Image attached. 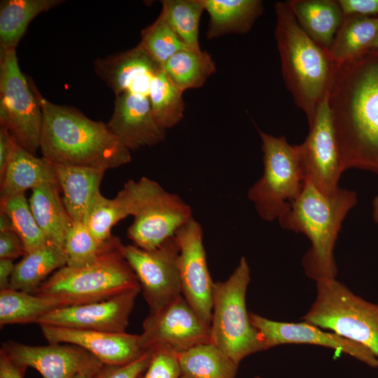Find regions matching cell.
<instances>
[{"label":"cell","instance_id":"43","mask_svg":"<svg viewBox=\"0 0 378 378\" xmlns=\"http://www.w3.org/2000/svg\"><path fill=\"white\" fill-rule=\"evenodd\" d=\"M26 369L0 351V378H24Z\"/></svg>","mask_w":378,"mask_h":378},{"label":"cell","instance_id":"51","mask_svg":"<svg viewBox=\"0 0 378 378\" xmlns=\"http://www.w3.org/2000/svg\"><path fill=\"white\" fill-rule=\"evenodd\" d=\"M378 378V377H377Z\"/></svg>","mask_w":378,"mask_h":378},{"label":"cell","instance_id":"13","mask_svg":"<svg viewBox=\"0 0 378 378\" xmlns=\"http://www.w3.org/2000/svg\"><path fill=\"white\" fill-rule=\"evenodd\" d=\"M210 326L183 295L143 322L140 342L145 350L164 346L177 353L210 342Z\"/></svg>","mask_w":378,"mask_h":378},{"label":"cell","instance_id":"38","mask_svg":"<svg viewBox=\"0 0 378 378\" xmlns=\"http://www.w3.org/2000/svg\"><path fill=\"white\" fill-rule=\"evenodd\" d=\"M151 349L150 363L136 378H179L181 371L177 352L164 346Z\"/></svg>","mask_w":378,"mask_h":378},{"label":"cell","instance_id":"37","mask_svg":"<svg viewBox=\"0 0 378 378\" xmlns=\"http://www.w3.org/2000/svg\"><path fill=\"white\" fill-rule=\"evenodd\" d=\"M138 45L160 66L178 51L191 48L160 15L141 31Z\"/></svg>","mask_w":378,"mask_h":378},{"label":"cell","instance_id":"48","mask_svg":"<svg viewBox=\"0 0 378 378\" xmlns=\"http://www.w3.org/2000/svg\"><path fill=\"white\" fill-rule=\"evenodd\" d=\"M370 49H378V35L377 36L374 41L372 43Z\"/></svg>","mask_w":378,"mask_h":378},{"label":"cell","instance_id":"4","mask_svg":"<svg viewBox=\"0 0 378 378\" xmlns=\"http://www.w3.org/2000/svg\"><path fill=\"white\" fill-rule=\"evenodd\" d=\"M274 9V36L282 77L309 125L318 104L329 93L337 64L328 50L316 43L300 26L287 1L277 2Z\"/></svg>","mask_w":378,"mask_h":378},{"label":"cell","instance_id":"11","mask_svg":"<svg viewBox=\"0 0 378 378\" xmlns=\"http://www.w3.org/2000/svg\"><path fill=\"white\" fill-rule=\"evenodd\" d=\"M121 251L138 279L149 314L159 312L182 295L179 247L174 236L153 249L123 244Z\"/></svg>","mask_w":378,"mask_h":378},{"label":"cell","instance_id":"6","mask_svg":"<svg viewBox=\"0 0 378 378\" xmlns=\"http://www.w3.org/2000/svg\"><path fill=\"white\" fill-rule=\"evenodd\" d=\"M250 281L249 265L246 258L241 257L230 277L214 283L213 288L210 342L237 365L247 356L266 350L246 308Z\"/></svg>","mask_w":378,"mask_h":378},{"label":"cell","instance_id":"41","mask_svg":"<svg viewBox=\"0 0 378 378\" xmlns=\"http://www.w3.org/2000/svg\"><path fill=\"white\" fill-rule=\"evenodd\" d=\"M345 15L378 16V0H338Z\"/></svg>","mask_w":378,"mask_h":378},{"label":"cell","instance_id":"36","mask_svg":"<svg viewBox=\"0 0 378 378\" xmlns=\"http://www.w3.org/2000/svg\"><path fill=\"white\" fill-rule=\"evenodd\" d=\"M0 210L10 218L14 230L22 239L27 253L40 248L48 242L24 194L0 199Z\"/></svg>","mask_w":378,"mask_h":378},{"label":"cell","instance_id":"29","mask_svg":"<svg viewBox=\"0 0 378 378\" xmlns=\"http://www.w3.org/2000/svg\"><path fill=\"white\" fill-rule=\"evenodd\" d=\"M161 69L183 92L202 87L216 71V64L206 51L192 48L175 53L161 65Z\"/></svg>","mask_w":378,"mask_h":378},{"label":"cell","instance_id":"28","mask_svg":"<svg viewBox=\"0 0 378 378\" xmlns=\"http://www.w3.org/2000/svg\"><path fill=\"white\" fill-rule=\"evenodd\" d=\"M62 0H4L0 4V48L15 49L30 22Z\"/></svg>","mask_w":378,"mask_h":378},{"label":"cell","instance_id":"21","mask_svg":"<svg viewBox=\"0 0 378 378\" xmlns=\"http://www.w3.org/2000/svg\"><path fill=\"white\" fill-rule=\"evenodd\" d=\"M47 183H57L54 165L45 158L26 150L15 140L3 178L0 180V199L24 194Z\"/></svg>","mask_w":378,"mask_h":378},{"label":"cell","instance_id":"33","mask_svg":"<svg viewBox=\"0 0 378 378\" xmlns=\"http://www.w3.org/2000/svg\"><path fill=\"white\" fill-rule=\"evenodd\" d=\"M183 93L162 69L153 78L148 97L154 116L163 129L171 128L183 119L185 110Z\"/></svg>","mask_w":378,"mask_h":378},{"label":"cell","instance_id":"5","mask_svg":"<svg viewBox=\"0 0 378 378\" xmlns=\"http://www.w3.org/2000/svg\"><path fill=\"white\" fill-rule=\"evenodd\" d=\"M123 245V244H122ZM78 267L57 270L32 293L59 300L64 307L104 300L140 287L121 248Z\"/></svg>","mask_w":378,"mask_h":378},{"label":"cell","instance_id":"19","mask_svg":"<svg viewBox=\"0 0 378 378\" xmlns=\"http://www.w3.org/2000/svg\"><path fill=\"white\" fill-rule=\"evenodd\" d=\"M108 127L130 150L162 142L166 135L156 120L148 96L126 91L116 96Z\"/></svg>","mask_w":378,"mask_h":378},{"label":"cell","instance_id":"30","mask_svg":"<svg viewBox=\"0 0 378 378\" xmlns=\"http://www.w3.org/2000/svg\"><path fill=\"white\" fill-rule=\"evenodd\" d=\"M64 305L56 298L8 288L0 290V326L36 323L50 312Z\"/></svg>","mask_w":378,"mask_h":378},{"label":"cell","instance_id":"26","mask_svg":"<svg viewBox=\"0 0 378 378\" xmlns=\"http://www.w3.org/2000/svg\"><path fill=\"white\" fill-rule=\"evenodd\" d=\"M67 262L64 248L48 241L41 248L27 253L15 264L10 288L32 293L50 274L66 265Z\"/></svg>","mask_w":378,"mask_h":378},{"label":"cell","instance_id":"44","mask_svg":"<svg viewBox=\"0 0 378 378\" xmlns=\"http://www.w3.org/2000/svg\"><path fill=\"white\" fill-rule=\"evenodd\" d=\"M15 265L13 260L0 258V290L10 288Z\"/></svg>","mask_w":378,"mask_h":378},{"label":"cell","instance_id":"42","mask_svg":"<svg viewBox=\"0 0 378 378\" xmlns=\"http://www.w3.org/2000/svg\"><path fill=\"white\" fill-rule=\"evenodd\" d=\"M15 138L4 127L0 126V180L7 168L13 148Z\"/></svg>","mask_w":378,"mask_h":378},{"label":"cell","instance_id":"2","mask_svg":"<svg viewBox=\"0 0 378 378\" xmlns=\"http://www.w3.org/2000/svg\"><path fill=\"white\" fill-rule=\"evenodd\" d=\"M43 114L42 157L52 164L106 171L131 161L130 150L102 122L45 99L29 80Z\"/></svg>","mask_w":378,"mask_h":378},{"label":"cell","instance_id":"24","mask_svg":"<svg viewBox=\"0 0 378 378\" xmlns=\"http://www.w3.org/2000/svg\"><path fill=\"white\" fill-rule=\"evenodd\" d=\"M204 3L209 15L208 39L249 31L264 10L260 0H204Z\"/></svg>","mask_w":378,"mask_h":378},{"label":"cell","instance_id":"20","mask_svg":"<svg viewBox=\"0 0 378 378\" xmlns=\"http://www.w3.org/2000/svg\"><path fill=\"white\" fill-rule=\"evenodd\" d=\"M97 75L115 96L126 91L148 96L151 80L161 66L140 46L98 58L94 63Z\"/></svg>","mask_w":378,"mask_h":378},{"label":"cell","instance_id":"18","mask_svg":"<svg viewBox=\"0 0 378 378\" xmlns=\"http://www.w3.org/2000/svg\"><path fill=\"white\" fill-rule=\"evenodd\" d=\"M39 326L49 343L70 344L83 348L103 365H123L134 361L146 351L141 345L139 335L48 325Z\"/></svg>","mask_w":378,"mask_h":378},{"label":"cell","instance_id":"39","mask_svg":"<svg viewBox=\"0 0 378 378\" xmlns=\"http://www.w3.org/2000/svg\"><path fill=\"white\" fill-rule=\"evenodd\" d=\"M152 352L150 348L134 361L123 365H102L92 378H136L148 365Z\"/></svg>","mask_w":378,"mask_h":378},{"label":"cell","instance_id":"25","mask_svg":"<svg viewBox=\"0 0 378 378\" xmlns=\"http://www.w3.org/2000/svg\"><path fill=\"white\" fill-rule=\"evenodd\" d=\"M58 184L47 183L31 190L29 204L48 241L64 248L72 220L59 193Z\"/></svg>","mask_w":378,"mask_h":378},{"label":"cell","instance_id":"14","mask_svg":"<svg viewBox=\"0 0 378 378\" xmlns=\"http://www.w3.org/2000/svg\"><path fill=\"white\" fill-rule=\"evenodd\" d=\"M179 247L178 267L182 295L209 326L213 308L212 281L203 244V231L193 218L174 235Z\"/></svg>","mask_w":378,"mask_h":378},{"label":"cell","instance_id":"9","mask_svg":"<svg viewBox=\"0 0 378 378\" xmlns=\"http://www.w3.org/2000/svg\"><path fill=\"white\" fill-rule=\"evenodd\" d=\"M263 153V174L248 190L261 218L272 221L302 192L306 183L297 145L284 136H274L258 128Z\"/></svg>","mask_w":378,"mask_h":378},{"label":"cell","instance_id":"15","mask_svg":"<svg viewBox=\"0 0 378 378\" xmlns=\"http://www.w3.org/2000/svg\"><path fill=\"white\" fill-rule=\"evenodd\" d=\"M141 288H135L108 299L55 309L41 317L38 326L125 332Z\"/></svg>","mask_w":378,"mask_h":378},{"label":"cell","instance_id":"31","mask_svg":"<svg viewBox=\"0 0 378 378\" xmlns=\"http://www.w3.org/2000/svg\"><path fill=\"white\" fill-rule=\"evenodd\" d=\"M181 374L192 378H235L239 365L211 342L177 353Z\"/></svg>","mask_w":378,"mask_h":378},{"label":"cell","instance_id":"35","mask_svg":"<svg viewBox=\"0 0 378 378\" xmlns=\"http://www.w3.org/2000/svg\"><path fill=\"white\" fill-rule=\"evenodd\" d=\"M122 245L120 239L115 236L108 241H102L96 239L83 223H72L64 243L68 257L66 265L78 267L88 264Z\"/></svg>","mask_w":378,"mask_h":378},{"label":"cell","instance_id":"49","mask_svg":"<svg viewBox=\"0 0 378 378\" xmlns=\"http://www.w3.org/2000/svg\"><path fill=\"white\" fill-rule=\"evenodd\" d=\"M179 378H192V377L181 374Z\"/></svg>","mask_w":378,"mask_h":378},{"label":"cell","instance_id":"46","mask_svg":"<svg viewBox=\"0 0 378 378\" xmlns=\"http://www.w3.org/2000/svg\"><path fill=\"white\" fill-rule=\"evenodd\" d=\"M101 366V367H102ZM100 367V368H101ZM85 370L83 372H80L78 374H76L73 378H92L94 374L99 370Z\"/></svg>","mask_w":378,"mask_h":378},{"label":"cell","instance_id":"40","mask_svg":"<svg viewBox=\"0 0 378 378\" xmlns=\"http://www.w3.org/2000/svg\"><path fill=\"white\" fill-rule=\"evenodd\" d=\"M26 253L24 244L15 231L0 232V258L14 260Z\"/></svg>","mask_w":378,"mask_h":378},{"label":"cell","instance_id":"7","mask_svg":"<svg viewBox=\"0 0 378 378\" xmlns=\"http://www.w3.org/2000/svg\"><path fill=\"white\" fill-rule=\"evenodd\" d=\"M316 283V298L302 321L365 346L378 361V304L336 279Z\"/></svg>","mask_w":378,"mask_h":378},{"label":"cell","instance_id":"22","mask_svg":"<svg viewBox=\"0 0 378 378\" xmlns=\"http://www.w3.org/2000/svg\"><path fill=\"white\" fill-rule=\"evenodd\" d=\"M65 208L74 223H83L97 195L105 171L53 164Z\"/></svg>","mask_w":378,"mask_h":378},{"label":"cell","instance_id":"50","mask_svg":"<svg viewBox=\"0 0 378 378\" xmlns=\"http://www.w3.org/2000/svg\"><path fill=\"white\" fill-rule=\"evenodd\" d=\"M254 378H262V377H260V376H256V377H255Z\"/></svg>","mask_w":378,"mask_h":378},{"label":"cell","instance_id":"47","mask_svg":"<svg viewBox=\"0 0 378 378\" xmlns=\"http://www.w3.org/2000/svg\"><path fill=\"white\" fill-rule=\"evenodd\" d=\"M372 216L376 223L378 224V194L376 195L372 202Z\"/></svg>","mask_w":378,"mask_h":378},{"label":"cell","instance_id":"34","mask_svg":"<svg viewBox=\"0 0 378 378\" xmlns=\"http://www.w3.org/2000/svg\"><path fill=\"white\" fill-rule=\"evenodd\" d=\"M162 16L190 48L200 49L199 27L204 0H162Z\"/></svg>","mask_w":378,"mask_h":378},{"label":"cell","instance_id":"27","mask_svg":"<svg viewBox=\"0 0 378 378\" xmlns=\"http://www.w3.org/2000/svg\"><path fill=\"white\" fill-rule=\"evenodd\" d=\"M378 35V16L345 15L328 50L332 60L340 65L370 49Z\"/></svg>","mask_w":378,"mask_h":378},{"label":"cell","instance_id":"17","mask_svg":"<svg viewBox=\"0 0 378 378\" xmlns=\"http://www.w3.org/2000/svg\"><path fill=\"white\" fill-rule=\"evenodd\" d=\"M0 351L26 368H34L43 378H73L80 372L97 370L103 365L83 348L70 344L31 346L6 340Z\"/></svg>","mask_w":378,"mask_h":378},{"label":"cell","instance_id":"32","mask_svg":"<svg viewBox=\"0 0 378 378\" xmlns=\"http://www.w3.org/2000/svg\"><path fill=\"white\" fill-rule=\"evenodd\" d=\"M128 216H130V204L122 189L113 199L106 198L99 192L83 223L96 239L104 241L114 236L111 234L112 227Z\"/></svg>","mask_w":378,"mask_h":378},{"label":"cell","instance_id":"1","mask_svg":"<svg viewBox=\"0 0 378 378\" xmlns=\"http://www.w3.org/2000/svg\"><path fill=\"white\" fill-rule=\"evenodd\" d=\"M328 104L344 169L378 174V49L337 65Z\"/></svg>","mask_w":378,"mask_h":378},{"label":"cell","instance_id":"16","mask_svg":"<svg viewBox=\"0 0 378 378\" xmlns=\"http://www.w3.org/2000/svg\"><path fill=\"white\" fill-rule=\"evenodd\" d=\"M251 324L260 332L266 350L287 344H307L345 354L373 368L378 361L365 346L306 321L281 322L249 313Z\"/></svg>","mask_w":378,"mask_h":378},{"label":"cell","instance_id":"8","mask_svg":"<svg viewBox=\"0 0 378 378\" xmlns=\"http://www.w3.org/2000/svg\"><path fill=\"white\" fill-rule=\"evenodd\" d=\"M122 190L134 216L127 236L140 248H156L192 218L190 206L178 195L167 192L148 178L131 179Z\"/></svg>","mask_w":378,"mask_h":378},{"label":"cell","instance_id":"10","mask_svg":"<svg viewBox=\"0 0 378 378\" xmlns=\"http://www.w3.org/2000/svg\"><path fill=\"white\" fill-rule=\"evenodd\" d=\"M43 114L15 49L0 48V126L33 155L40 148Z\"/></svg>","mask_w":378,"mask_h":378},{"label":"cell","instance_id":"3","mask_svg":"<svg viewBox=\"0 0 378 378\" xmlns=\"http://www.w3.org/2000/svg\"><path fill=\"white\" fill-rule=\"evenodd\" d=\"M357 203V194L341 188L331 195L321 192L306 181L300 195L279 216L284 229L302 233L311 247L302 260L306 275L316 282L336 279L334 248L342 224Z\"/></svg>","mask_w":378,"mask_h":378},{"label":"cell","instance_id":"23","mask_svg":"<svg viewBox=\"0 0 378 378\" xmlns=\"http://www.w3.org/2000/svg\"><path fill=\"white\" fill-rule=\"evenodd\" d=\"M287 3L308 36L329 50L345 17L338 0H290Z\"/></svg>","mask_w":378,"mask_h":378},{"label":"cell","instance_id":"12","mask_svg":"<svg viewBox=\"0 0 378 378\" xmlns=\"http://www.w3.org/2000/svg\"><path fill=\"white\" fill-rule=\"evenodd\" d=\"M304 141L297 145L306 181L326 195L334 193L345 170L334 129L328 94L318 104Z\"/></svg>","mask_w":378,"mask_h":378},{"label":"cell","instance_id":"45","mask_svg":"<svg viewBox=\"0 0 378 378\" xmlns=\"http://www.w3.org/2000/svg\"><path fill=\"white\" fill-rule=\"evenodd\" d=\"M15 231L12 220L9 216L0 210V232Z\"/></svg>","mask_w":378,"mask_h":378}]
</instances>
